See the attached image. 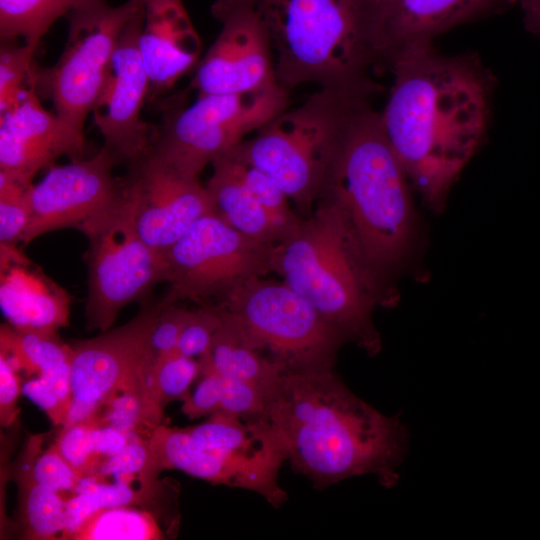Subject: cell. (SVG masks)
Masks as SVG:
<instances>
[{
  "mask_svg": "<svg viewBox=\"0 0 540 540\" xmlns=\"http://www.w3.org/2000/svg\"><path fill=\"white\" fill-rule=\"evenodd\" d=\"M388 69L383 131L408 180L440 207L486 133L494 77L477 57L443 55L433 43L401 51Z\"/></svg>",
  "mask_w": 540,
  "mask_h": 540,
  "instance_id": "1",
  "label": "cell"
},
{
  "mask_svg": "<svg viewBox=\"0 0 540 540\" xmlns=\"http://www.w3.org/2000/svg\"><path fill=\"white\" fill-rule=\"evenodd\" d=\"M265 416L292 467L317 488L363 474L387 487L398 480L405 427L352 393L333 369L282 371L265 387Z\"/></svg>",
  "mask_w": 540,
  "mask_h": 540,
  "instance_id": "2",
  "label": "cell"
},
{
  "mask_svg": "<svg viewBox=\"0 0 540 540\" xmlns=\"http://www.w3.org/2000/svg\"><path fill=\"white\" fill-rule=\"evenodd\" d=\"M269 34L277 83L369 99L379 90L377 0H252Z\"/></svg>",
  "mask_w": 540,
  "mask_h": 540,
  "instance_id": "3",
  "label": "cell"
},
{
  "mask_svg": "<svg viewBox=\"0 0 540 540\" xmlns=\"http://www.w3.org/2000/svg\"><path fill=\"white\" fill-rule=\"evenodd\" d=\"M272 267L347 342L371 355L379 351L372 313L387 302L383 274L367 259L333 203L319 200L293 233L275 245Z\"/></svg>",
  "mask_w": 540,
  "mask_h": 540,
  "instance_id": "4",
  "label": "cell"
},
{
  "mask_svg": "<svg viewBox=\"0 0 540 540\" xmlns=\"http://www.w3.org/2000/svg\"><path fill=\"white\" fill-rule=\"evenodd\" d=\"M408 177L383 131L380 113L359 107L319 200L333 203L370 263L382 274L404 257L414 215ZM317 201V202H318Z\"/></svg>",
  "mask_w": 540,
  "mask_h": 540,
  "instance_id": "5",
  "label": "cell"
},
{
  "mask_svg": "<svg viewBox=\"0 0 540 540\" xmlns=\"http://www.w3.org/2000/svg\"><path fill=\"white\" fill-rule=\"evenodd\" d=\"M366 103L369 99L319 89L275 115L236 150L284 191L300 217H308L353 115Z\"/></svg>",
  "mask_w": 540,
  "mask_h": 540,
  "instance_id": "6",
  "label": "cell"
},
{
  "mask_svg": "<svg viewBox=\"0 0 540 540\" xmlns=\"http://www.w3.org/2000/svg\"><path fill=\"white\" fill-rule=\"evenodd\" d=\"M219 304L246 340L285 370L333 369L339 348L347 342L284 281L251 279Z\"/></svg>",
  "mask_w": 540,
  "mask_h": 540,
  "instance_id": "7",
  "label": "cell"
},
{
  "mask_svg": "<svg viewBox=\"0 0 540 540\" xmlns=\"http://www.w3.org/2000/svg\"><path fill=\"white\" fill-rule=\"evenodd\" d=\"M281 86L239 94H197L188 107H168L151 149L181 172L199 177L251 132L288 108Z\"/></svg>",
  "mask_w": 540,
  "mask_h": 540,
  "instance_id": "8",
  "label": "cell"
},
{
  "mask_svg": "<svg viewBox=\"0 0 540 540\" xmlns=\"http://www.w3.org/2000/svg\"><path fill=\"white\" fill-rule=\"evenodd\" d=\"M274 247L206 214L163 255L169 287L161 300L219 304L249 280L273 272Z\"/></svg>",
  "mask_w": 540,
  "mask_h": 540,
  "instance_id": "9",
  "label": "cell"
},
{
  "mask_svg": "<svg viewBox=\"0 0 540 540\" xmlns=\"http://www.w3.org/2000/svg\"><path fill=\"white\" fill-rule=\"evenodd\" d=\"M141 6L142 0L118 6L93 0L75 8L67 15V41L59 60L49 68L32 67L35 92L50 99L54 112L81 132L120 35Z\"/></svg>",
  "mask_w": 540,
  "mask_h": 540,
  "instance_id": "10",
  "label": "cell"
},
{
  "mask_svg": "<svg viewBox=\"0 0 540 540\" xmlns=\"http://www.w3.org/2000/svg\"><path fill=\"white\" fill-rule=\"evenodd\" d=\"M85 235L87 328L105 332L123 307L164 282V259L140 236L125 191L123 201Z\"/></svg>",
  "mask_w": 540,
  "mask_h": 540,
  "instance_id": "11",
  "label": "cell"
},
{
  "mask_svg": "<svg viewBox=\"0 0 540 540\" xmlns=\"http://www.w3.org/2000/svg\"><path fill=\"white\" fill-rule=\"evenodd\" d=\"M118 163V157L103 146L89 159L50 166L31 186V220L22 244L57 229L74 228L84 234L92 229L124 199L123 180L113 175Z\"/></svg>",
  "mask_w": 540,
  "mask_h": 540,
  "instance_id": "12",
  "label": "cell"
},
{
  "mask_svg": "<svg viewBox=\"0 0 540 540\" xmlns=\"http://www.w3.org/2000/svg\"><path fill=\"white\" fill-rule=\"evenodd\" d=\"M163 306L160 299L126 324L71 345L73 400L64 426L91 419L110 396L138 386L149 355V335Z\"/></svg>",
  "mask_w": 540,
  "mask_h": 540,
  "instance_id": "13",
  "label": "cell"
},
{
  "mask_svg": "<svg viewBox=\"0 0 540 540\" xmlns=\"http://www.w3.org/2000/svg\"><path fill=\"white\" fill-rule=\"evenodd\" d=\"M221 30L198 62L191 81L197 94H239L280 86L267 29L252 0H216Z\"/></svg>",
  "mask_w": 540,
  "mask_h": 540,
  "instance_id": "14",
  "label": "cell"
},
{
  "mask_svg": "<svg viewBox=\"0 0 540 540\" xmlns=\"http://www.w3.org/2000/svg\"><path fill=\"white\" fill-rule=\"evenodd\" d=\"M128 166L123 184L137 230L160 255L199 218L213 213L198 177L181 172L152 149Z\"/></svg>",
  "mask_w": 540,
  "mask_h": 540,
  "instance_id": "15",
  "label": "cell"
},
{
  "mask_svg": "<svg viewBox=\"0 0 540 540\" xmlns=\"http://www.w3.org/2000/svg\"><path fill=\"white\" fill-rule=\"evenodd\" d=\"M142 6L120 35L91 113L104 146L130 164L152 147L156 125L141 118L150 80L140 50Z\"/></svg>",
  "mask_w": 540,
  "mask_h": 540,
  "instance_id": "16",
  "label": "cell"
},
{
  "mask_svg": "<svg viewBox=\"0 0 540 540\" xmlns=\"http://www.w3.org/2000/svg\"><path fill=\"white\" fill-rule=\"evenodd\" d=\"M84 132L43 108L31 83L0 112V173L30 185L61 156L81 158Z\"/></svg>",
  "mask_w": 540,
  "mask_h": 540,
  "instance_id": "17",
  "label": "cell"
},
{
  "mask_svg": "<svg viewBox=\"0 0 540 540\" xmlns=\"http://www.w3.org/2000/svg\"><path fill=\"white\" fill-rule=\"evenodd\" d=\"M161 470L178 469L212 484L251 490L273 506L286 500L278 483L281 464L197 444L186 428L160 424L148 438Z\"/></svg>",
  "mask_w": 540,
  "mask_h": 540,
  "instance_id": "18",
  "label": "cell"
},
{
  "mask_svg": "<svg viewBox=\"0 0 540 540\" xmlns=\"http://www.w3.org/2000/svg\"><path fill=\"white\" fill-rule=\"evenodd\" d=\"M517 0H377L379 69L401 51L433 43L459 25L506 11Z\"/></svg>",
  "mask_w": 540,
  "mask_h": 540,
  "instance_id": "19",
  "label": "cell"
},
{
  "mask_svg": "<svg viewBox=\"0 0 540 540\" xmlns=\"http://www.w3.org/2000/svg\"><path fill=\"white\" fill-rule=\"evenodd\" d=\"M139 50L150 80V100L171 89L200 60L201 40L182 0H142Z\"/></svg>",
  "mask_w": 540,
  "mask_h": 540,
  "instance_id": "20",
  "label": "cell"
},
{
  "mask_svg": "<svg viewBox=\"0 0 540 540\" xmlns=\"http://www.w3.org/2000/svg\"><path fill=\"white\" fill-rule=\"evenodd\" d=\"M0 306L17 329L56 332L69 323L70 297L17 247L0 244Z\"/></svg>",
  "mask_w": 540,
  "mask_h": 540,
  "instance_id": "21",
  "label": "cell"
},
{
  "mask_svg": "<svg viewBox=\"0 0 540 540\" xmlns=\"http://www.w3.org/2000/svg\"><path fill=\"white\" fill-rule=\"evenodd\" d=\"M0 349L16 370L36 374L70 410L71 345L64 343L56 332L21 330L9 324L1 325Z\"/></svg>",
  "mask_w": 540,
  "mask_h": 540,
  "instance_id": "22",
  "label": "cell"
},
{
  "mask_svg": "<svg viewBox=\"0 0 540 540\" xmlns=\"http://www.w3.org/2000/svg\"><path fill=\"white\" fill-rule=\"evenodd\" d=\"M211 165L213 172L205 187L213 214L254 240L269 245L280 243L278 232L242 179L231 152Z\"/></svg>",
  "mask_w": 540,
  "mask_h": 540,
  "instance_id": "23",
  "label": "cell"
},
{
  "mask_svg": "<svg viewBox=\"0 0 540 540\" xmlns=\"http://www.w3.org/2000/svg\"><path fill=\"white\" fill-rule=\"evenodd\" d=\"M222 310V323L206 352L199 357L201 374L214 373L221 377L248 380L265 390L267 384L285 368L257 351L231 315L223 307Z\"/></svg>",
  "mask_w": 540,
  "mask_h": 540,
  "instance_id": "24",
  "label": "cell"
},
{
  "mask_svg": "<svg viewBox=\"0 0 540 540\" xmlns=\"http://www.w3.org/2000/svg\"><path fill=\"white\" fill-rule=\"evenodd\" d=\"M43 439L33 436L13 471L19 488L20 520L24 538L55 539L64 531L65 502L61 494L39 484L33 466Z\"/></svg>",
  "mask_w": 540,
  "mask_h": 540,
  "instance_id": "25",
  "label": "cell"
},
{
  "mask_svg": "<svg viewBox=\"0 0 540 540\" xmlns=\"http://www.w3.org/2000/svg\"><path fill=\"white\" fill-rule=\"evenodd\" d=\"M162 488L157 484L132 486L130 480H101L97 475L82 478L76 492L65 502V527L62 539L67 537L94 511L119 506H148Z\"/></svg>",
  "mask_w": 540,
  "mask_h": 540,
  "instance_id": "26",
  "label": "cell"
},
{
  "mask_svg": "<svg viewBox=\"0 0 540 540\" xmlns=\"http://www.w3.org/2000/svg\"><path fill=\"white\" fill-rule=\"evenodd\" d=\"M93 0H0L1 42L38 45L57 19Z\"/></svg>",
  "mask_w": 540,
  "mask_h": 540,
  "instance_id": "27",
  "label": "cell"
},
{
  "mask_svg": "<svg viewBox=\"0 0 540 540\" xmlns=\"http://www.w3.org/2000/svg\"><path fill=\"white\" fill-rule=\"evenodd\" d=\"M165 538L158 520L145 509L104 508L89 514L67 537L73 540H158Z\"/></svg>",
  "mask_w": 540,
  "mask_h": 540,
  "instance_id": "28",
  "label": "cell"
},
{
  "mask_svg": "<svg viewBox=\"0 0 540 540\" xmlns=\"http://www.w3.org/2000/svg\"><path fill=\"white\" fill-rule=\"evenodd\" d=\"M230 152L242 179L265 210L282 242L293 233L302 217L291 208L289 198L273 180L244 160L236 147Z\"/></svg>",
  "mask_w": 540,
  "mask_h": 540,
  "instance_id": "29",
  "label": "cell"
},
{
  "mask_svg": "<svg viewBox=\"0 0 540 540\" xmlns=\"http://www.w3.org/2000/svg\"><path fill=\"white\" fill-rule=\"evenodd\" d=\"M201 374L199 360L173 351L163 355L154 363L152 369L154 390L160 407L174 400H184L188 389Z\"/></svg>",
  "mask_w": 540,
  "mask_h": 540,
  "instance_id": "30",
  "label": "cell"
},
{
  "mask_svg": "<svg viewBox=\"0 0 540 540\" xmlns=\"http://www.w3.org/2000/svg\"><path fill=\"white\" fill-rule=\"evenodd\" d=\"M31 186L0 173V244L22 243L31 220Z\"/></svg>",
  "mask_w": 540,
  "mask_h": 540,
  "instance_id": "31",
  "label": "cell"
},
{
  "mask_svg": "<svg viewBox=\"0 0 540 540\" xmlns=\"http://www.w3.org/2000/svg\"><path fill=\"white\" fill-rule=\"evenodd\" d=\"M37 45L16 41L1 42L0 50V112L14 104L29 86L32 57Z\"/></svg>",
  "mask_w": 540,
  "mask_h": 540,
  "instance_id": "32",
  "label": "cell"
},
{
  "mask_svg": "<svg viewBox=\"0 0 540 540\" xmlns=\"http://www.w3.org/2000/svg\"><path fill=\"white\" fill-rule=\"evenodd\" d=\"M148 439H134L114 456L106 459L94 475L114 476L116 479L132 480L138 476L143 483H158L161 472Z\"/></svg>",
  "mask_w": 540,
  "mask_h": 540,
  "instance_id": "33",
  "label": "cell"
},
{
  "mask_svg": "<svg viewBox=\"0 0 540 540\" xmlns=\"http://www.w3.org/2000/svg\"><path fill=\"white\" fill-rule=\"evenodd\" d=\"M93 429L94 423L89 420L63 426L55 442L81 479L96 474L102 464L94 449Z\"/></svg>",
  "mask_w": 540,
  "mask_h": 540,
  "instance_id": "34",
  "label": "cell"
},
{
  "mask_svg": "<svg viewBox=\"0 0 540 540\" xmlns=\"http://www.w3.org/2000/svg\"><path fill=\"white\" fill-rule=\"evenodd\" d=\"M223 310L220 304L208 303L191 310L180 335L176 351L188 357L202 356L220 327Z\"/></svg>",
  "mask_w": 540,
  "mask_h": 540,
  "instance_id": "35",
  "label": "cell"
},
{
  "mask_svg": "<svg viewBox=\"0 0 540 540\" xmlns=\"http://www.w3.org/2000/svg\"><path fill=\"white\" fill-rule=\"evenodd\" d=\"M218 411L239 417L264 415V388L248 380L222 377V399Z\"/></svg>",
  "mask_w": 540,
  "mask_h": 540,
  "instance_id": "36",
  "label": "cell"
},
{
  "mask_svg": "<svg viewBox=\"0 0 540 540\" xmlns=\"http://www.w3.org/2000/svg\"><path fill=\"white\" fill-rule=\"evenodd\" d=\"M33 476L39 484L61 495L74 494L81 481L75 469L60 454L55 443L36 458Z\"/></svg>",
  "mask_w": 540,
  "mask_h": 540,
  "instance_id": "37",
  "label": "cell"
},
{
  "mask_svg": "<svg viewBox=\"0 0 540 540\" xmlns=\"http://www.w3.org/2000/svg\"><path fill=\"white\" fill-rule=\"evenodd\" d=\"M190 313L191 310L178 303H164L148 339V350L153 360L176 351Z\"/></svg>",
  "mask_w": 540,
  "mask_h": 540,
  "instance_id": "38",
  "label": "cell"
},
{
  "mask_svg": "<svg viewBox=\"0 0 540 540\" xmlns=\"http://www.w3.org/2000/svg\"><path fill=\"white\" fill-rule=\"evenodd\" d=\"M195 390L183 400L182 412L191 420L213 414L220 409L222 399V377L207 373Z\"/></svg>",
  "mask_w": 540,
  "mask_h": 540,
  "instance_id": "39",
  "label": "cell"
},
{
  "mask_svg": "<svg viewBox=\"0 0 540 540\" xmlns=\"http://www.w3.org/2000/svg\"><path fill=\"white\" fill-rule=\"evenodd\" d=\"M20 391H22V386L17 370L7 356L0 352V422L2 427L13 424Z\"/></svg>",
  "mask_w": 540,
  "mask_h": 540,
  "instance_id": "40",
  "label": "cell"
},
{
  "mask_svg": "<svg viewBox=\"0 0 540 540\" xmlns=\"http://www.w3.org/2000/svg\"><path fill=\"white\" fill-rule=\"evenodd\" d=\"M136 435L110 426H97L94 424L93 443L97 456L102 463L121 451L126 445L136 439Z\"/></svg>",
  "mask_w": 540,
  "mask_h": 540,
  "instance_id": "41",
  "label": "cell"
},
{
  "mask_svg": "<svg viewBox=\"0 0 540 540\" xmlns=\"http://www.w3.org/2000/svg\"><path fill=\"white\" fill-rule=\"evenodd\" d=\"M525 28L540 38V0H519Z\"/></svg>",
  "mask_w": 540,
  "mask_h": 540,
  "instance_id": "42",
  "label": "cell"
}]
</instances>
